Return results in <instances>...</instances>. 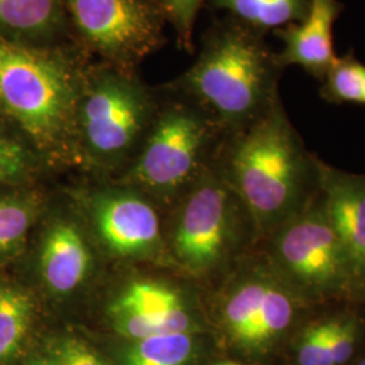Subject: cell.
Wrapping results in <instances>:
<instances>
[{
  "mask_svg": "<svg viewBox=\"0 0 365 365\" xmlns=\"http://www.w3.org/2000/svg\"><path fill=\"white\" fill-rule=\"evenodd\" d=\"M195 354L194 333H165L131 341L120 365H190Z\"/></svg>",
  "mask_w": 365,
  "mask_h": 365,
  "instance_id": "cell-17",
  "label": "cell"
},
{
  "mask_svg": "<svg viewBox=\"0 0 365 365\" xmlns=\"http://www.w3.org/2000/svg\"><path fill=\"white\" fill-rule=\"evenodd\" d=\"M0 38L34 48L76 45L64 0H0Z\"/></svg>",
  "mask_w": 365,
  "mask_h": 365,
  "instance_id": "cell-12",
  "label": "cell"
},
{
  "mask_svg": "<svg viewBox=\"0 0 365 365\" xmlns=\"http://www.w3.org/2000/svg\"><path fill=\"white\" fill-rule=\"evenodd\" d=\"M359 339V327L352 318H331L329 351L333 365H344L352 357Z\"/></svg>",
  "mask_w": 365,
  "mask_h": 365,
  "instance_id": "cell-23",
  "label": "cell"
},
{
  "mask_svg": "<svg viewBox=\"0 0 365 365\" xmlns=\"http://www.w3.org/2000/svg\"><path fill=\"white\" fill-rule=\"evenodd\" d=\"M344 9L339 0H310L303 21L274 30V36L283 42V49L277 52L280 66L284 69L299 66L322 81L339 57L334 51L333 29Z\"/></svg>",
  "mask_w": 365,
  "mask_h": 365,
  "instance_id": "cell-10",
  "label": "cell"
},
{
  "mask_svg": "<svg viewBox=\"0 0 365 365\" xmlns=\"http://www.w3.org/2000/svg\"><path fill=\"white\" fill-rule=\"evenodd\" d=\"M190 102L172 105L155 119L131 170L134 179L155 188H172L194 172L215 122Z\"/></svg>",
  "mask_w": 365,
  "mask_h": 365,
  "instance_id": "cell-7",
  "label": "cell"
},
{
  "mask_svg": "<svg viewBox=\"0 0 365 365\" xmlns=\"http://www.w3.org/2000/svg\"><path fill=\"white\" fill-rule=\"evenodd\" d=\"M33 365H61L57 360H41Z\"/></svg>",
  "mask_w": 365,
  "mask_h": 365,
  "instance_id": "cell-26",
  "label": "cell"
},
{
  "mask_svg": "<svg viewBox=\"0 0 365 365\" xmlns=\"http://www.w3.org/2000/svg\"><path fill=\"white\" fill-rule=\"evenodd\" d=\"M95 222L106 245L123 256L149 250L160 235L155 210L135 196L102 197L95 207Z\"/></svg>",
  "mask_w": 365,
  "mask_h": 365,
  "instance_id": "cell-13",
  "label": "cell"
},
{
  "mask_svg": "<svg viewBox=\"0 0 365 365\" xmlns=\"http://www.w3.org/2000/svg\"><path fill=\"white\" fill-rule=\"evenodd\" d=\"M297 304L298 295L280 276H253L225 300L223 325L240 349L268 352L292 327Z\"/></svg>",
  "mask_w": 365,
  "mask_h": 365,
  "instance_id": "cell-8",
  "label": "cell"
},
{
  "mask_svg": "<svg viewBox=\"0 0 365 365\" xmlns=\"http://www.w3.org/2000/svg\"><path fill=\"white\" fill-rule=\"evenodd\" d=\"M33 217V209L25 200L0 197V252H7L22 242Z\"/></svg>",
  "mask_w": 365,
  "mask_h": 365,
  "instance_id": "cell-20",
  "label": "cell"
},
{
  "mask_svg": "<svg viewBox=\"0 0 365 365\" xmlns=\"http://www.w3.org/2000/svg\"><path fill=\"white\" fill-rule=\"evenodd\" d=\"M314 167L325 195L322 207L365 277V176L334 170L318 158Z\"/></svg>",
  "mask_w": 365,
  "mask_h": 365,
  "instance_id": "cell-11",
  "label": "cell"
},
{
  "mask_svg": "<svg viewBox=\"0 0 365 365\" xmlns=\"http://www.w3.org/2000/svg\"><path fill=\"white\" fill-rule=\"evenodd\" d=\"M357 365H365V357L360 361V363H357Z\"/></svg>",
  "mask_w": 365,
  "mask_h": 365,
  "instance_id": "cell-28",
  "label": "cell"
},
{
  "mask_svg": "<svg viewBox=\"0 0 365 365\" xmlns=\"http://www.w3.org/2000/svg\"><path fill=\"white\" fill-rule=\"evenodd\" d=\"M215 365H241L238 364V363H233V361H222V363H218V364Z\"/></svg>",
  "mask_w": 365,
  "mask_h": 365,
  "instance_id": "cell-27",
  "label": "cell"
},
{
  "mask_svg": "<svg viewBox=\"0 0 365 365\" xmlns=\"http://www.w3.org/2000/svg\"><path fill=\"white\" fill-rule=\"evenodd\" d=\"M31 302L16 288H0V360L21 345L31 319Z\"/></svg>",
  "mask_w": 365,
  "mask_h": 365,
  "instance_id": "cell-19",
  "label": "cell"
},
{
  "mask_svg": "<svg viewBox=\"0 0 365 365\" xmlns=\"http://www.w3.org/2000/svg\"><path fill=\"white\" fill-rule=\"evenodd\" d=\"M321 83L327 102L365 105V66L352 52L339 56Z\"/></svg>",
  "mask_w": 365,
  "mask_h": 365,
  "instance_id": "cell-18",
  "label": "cell"
},
{
  "mask_svg": "<svg viewBox=\"0 0 365 365\" xmlns=\"http://www.w3.org/2000/svg\"><path fill=\"white\" fill-rule=\"evenodd\" d=\"M205 3L264 36L303 21L310 9V0H206Z\"/></svg>",
  "mask_w": 365,
  "mask_h": 365,
  "instance_id": "cell-16",
  "label": "cell"
},
{
  "mask_svg": "<svg viewBox=\"0 0 365 365\" xmlns=\"http://www.w3.org/2000/svg\"><path fill=\"white\" fill-rule=\"evenodd\" d=\"M274 256L280 277L300 297H342L364 279L322 206L298 211L280 226Z\"/></svg>",
  "mask_w": 365,
  "mask_h": 365,
  "instance_id": "cell-5",
  "label": "cell"
},
{
  "mask_svg": "<svg viewBox=\"0 0 365 365\" xmlns=\"http://www.w3.org/2000/svg\"><path fill=\"white\" fill-rule=\"evenodd\" d=\"M227 242V192L218 182H205L182 210L175 235L176 255L191 271L203 272L220 262Z\"/></svg>",
  "mask_w": 365,
  "mask_h": 365,
  "instance_id": "cell-9",
  "label": "cell"
},
{
  "mask_svg": "<svg viewBox=\"0 0 365 365\" xmlns=\"http://www.w3.org/2000/svg\"><path fill=\"white\" fill-rule=\"evenodd\" d=\"M227 168L255 220L264 227L282 226L295 212L300 194L315 172L282 101L235 131Z\"/></svg>",
  "mask_w": 365,
  "mask_h": 365,
  "instance_id": "cell-3",
  "label": "cell"
},
{
  "mask_svg": "<svg viewBox=\"0 0 365 365\" xmlns=\"http://www.w3.org/2000/svg\"><path fill=\"white\" fill-rule=\"evenodd\" d=\"M152 111V95L137 71L90 61L78 98L76 144L92 158L120 160L148 131Z\"/></svg>",
  "mask_w": 365,
  "mask_h": 365,
  "instance_id": "cell-4",
  "label": "cell"
},
{
  "mask_svg": "<svg viewBox=\"0 0 365 365\" xmlns=\"http://www.w3.org/2000/svg\"><path fill=\"white\" fill-rule=\"evenodd\" d=\"M111 306L138 314L157 334L195 331L194 318L182 297L160 283L134 282Z\"/></svg>",
  "mask_w": 365,
  "mask_h": 365,
  "instance_id": "cell-15",
  "label": "cell"
},
{
  "mask_svg": "<svg viewBox=\"0 0 365 365\" xmlns=\"http://www.w3.org/2000/svg\"><path fill=\"white\" fill-rule=\"evenodd\" d=\"M90 60L78 45L34 48L0 38V113L41 150L76 145V111Z\"/></svg>",
  "mask_w": 365,
  "mask_h": 365,
  "instance_id": "cell-2",
  "label": "cell"
},
{
  "mask_svg": "<svg viewBox=\"0 0 365 365\" xmlns=\"http://www.w3.org/2000/svg\"><path fill=\"white\" fill-rule=\"evenodd\" d=\"M284 71L264 34L226 15L207 29L195 61L168 88L217 125L240 131L280 99Z\"/></svg>",
  "mask_w": 365,
  "mask_h": 365,
  "instance_id": "cell-1",
  "label": "cell"
},
{
  "mask_svg": "<svg viewBox=\"0 0 365 365\" xmlns=\"http://www.w3.org/2000/svg\"><path fill=\"white\" fill-rule=\"evenodd\" d=\"M53 352L61 365H107L86 342L72 337L60 339Z\"/></svg>",
  "mask_w": 365,
  "mask_h": 365,
  "instance_id": "cell-25",
  "label": "cell"
},
{
  "mask_svg": "<svg viewBox=\"0 0 365 365\" xmlns=\"http://www.w3.org/2000/svg\"><path fill=\"white\" fill-rule=\"evenodd\" d=\"M91 256L78 227L68 222L54 223L41 249V274L56 294L78 288L90 269Z\"/></svg>",
  "mask_w": 365,
  "mask_h": 365,
  "instance_id": "cell-14",
  "label": "cell"
},
{
  "mask_svg": "<svg viewBox=\"0 0 365 365\" xmlns=\"http://www.w3.org/2000/svg\"><path fill=\"white\" fill-rule=\"evenodd\" d=\"M78 48L98 61L135 71L164 41L167 16L156 0H64Z\"/></svg>",
  "mask_w": 365,
  "mask_h": 365,
  "instance_id": "cell-6",
  "label": "cell"
},
{
  "mask_svg": "<svg viewBox=\"0 0 365 365\" xmlns=\"http://www.w3.org/2000/svg\"><path fill=\"white\" fill-rule=\"evenodd\" d=\"M330 319L304 327L295 342L294 353L298 365H333L329 351Z\"/></svg>",
  "mask_w": 365,
  "mask_h": 365,
  "instance_id": "cell-22",
  "label": "cell"
},
{
  "mask_svg": "<svg viewBox=\"0 0 365 365\" xmlns=\"http://www.w3.org/2000/svg\"><path fill=\"white\" fill-rule=\"evenodd\" d=\"M30 165L26 149L13 138L0 133V182L22 176Z\"/></svg>",
  "mask_w": 365,
  "mask_h": 365,
  "instance_id": "cell-24",
  "label": "cell"
},
{
  "mask_svg": "<svg viewBox=\"0 0 365 365\" xmlns=\"http://www.w3.org/2000/svg\"><path fill=\"white\" fill-rule=\"evenodd\" d=\"M173 27L178 46L184 52L192 53L196 16L206 0H156Z\"/></svg>",
  "mask_w": 365,
  "mask_h": 365,
  "instance_id": "cell-21",
  "label": "cell"
}]
</instances>
